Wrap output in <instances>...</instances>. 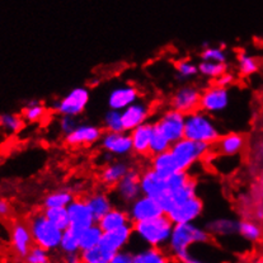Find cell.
Listing matches in <instances>:
<instances>
[{
    "mask_svg": "<svg viewBox=\"0 0 263 263\" xmlns=\"http://www.w3.org/2000/svg\"><path fill=\"white\" fill-rule=\"evenodd\" d=\"M211 235L205 227L197 222H187V224H177L173 227L172 235L165 247L169 256L178 261H183L190 253L191 247L198 244L210 243Z\"/></svg>",
    "mask_w": 263,
    "mask_h": 263,
    "instance_id": "1",
    "label": "cell"
},
{
    "mask_svg": "<svg viewBox=\"0 0 263 263\" xmlns=\"http://www.w3.org/2000/svg\"><path fill=\"white\" fill-rule=\"evenodd\" d=\"M173 227L174 224L171 221V219L165 214H163L154 219L133 224L134 237L146 247L165 249Z\"/></svg>",
    "mask_w": 263,
    "mask_h": 263,
    "instance_id": "2",
    "label": "cell"
},
{
    "mask_svg": "<svg viewBox=\"0 0 263 263\" xmlns=\"http://www.w3.org/2000/svg\"><path fill=\"white\" fill-rule=\"evenodd\" d=\"M221 136L219 125L211 115L197 109L186 115L184 138L190 140L214 145Z\"/></svg>",
    "mask_w": 263,
    "mask_h": 263,
    "instance_id": "3",
    "label": "cell"
},
{
    "mask_svg": "<svg viewBox=\"0 0 263 263\" xmlns=\"http://www.w3.org/2000/svg\"><path fill=\"white\" fill-rule=\"evenodd\" d=\"M169 152L174 158L178 171H190L213 153V145L183 138L172 144Z\"/></svg>",
    "mask_w": 263,
    "mask_h": 263,
    "instance_id": "4",
    "label": "cell"
},
{
    "mask_svg": "<svg viewBox=\"0 0 263 263\" xmlns=\"http://www.w3.org/2000/svg\"><path fill=\"white\" fill-rule=\"evenodd\" d=\"M29 229H31L32 238H33L34 246L52 252L59 249L60 247L63 230L52 224L50 220L45 216L44 211L33 214L28 220Z\"/></svg>",
    "mask_w": 263,
    "mask_h": 263,
    "instance_id": "5",
    "label": "cell"
},
{
    "mask_svg": "<svg viewBox=\"0 0 263 263\" xmlns=\"http://www.w3.org/2000/svg\"><path fill=\"white\" fill-rule=\"evenodd\" d=\"M90 102V90L88 87L79 85L65 93L52 103V111L59 116L80 117Z\"/></svg>",
    "mask_w": 263,
    "mask_h": 263,
    "instance_id": "6",
    "label": "cell"
},
{
    "mask_svg": "<svg viewBox=\"0 0 263 263\" xmlns=\"http://www.w3.org/2000/svg\"><path fill=\"white\" fill-rule=\"evenodd\" d=\"M134 238L133 224H127L119 229L111 230V232L103 233L101 243L98 244V248L103 256L104 262H109L117 253L130 244Z\"/></svg>",
    "mask_w": 263,
    "mask_h": 263,
    "instance_id": "7",
    "label": "cell"
},
{
    "mask_svg": "<svg viewBox=\"0 0 263 263\" xmlns=\"http://www.w3.org/2000/svg\"><path fill=\"white\" fill-rule=\"evenodd\" d=\"M202 89L193 83H183L169 97V107L187 115L200 109Z\"/></svg>",
    "mask_w": 263,
    "mask_h": 263,
    "instance_id": "8",
    "label": "cell"
},
{
    "mask_svg": "<svg viewBox=\"0 0 263 263\" xmlns=\"http://www.w3.org/2000/svg\"><path fill=\"white\" fill-rule=\"evenodd\" d=\"M184 123H186V115L177 109H165L160 114V116L154 121V125L172 144L184 138Z\"/></svg>",
    "mask_w": 263,
    "mask_h": 263,
    "instance_id": "9",
    "label": "cell"
},
{
    "mask_svg": "<svg viewBox=\"0 0 263 263\" xmlns=\"http://www.w3.org/2000/svg\"><path fill=\"white\" fill-rule=\"evenodd\" d=\"M202 198L198 195L192 196L182 202L174 203L171 209L165 213L174 225L177 224H187V222H196L203 214Z\"/></svg>",
    "mask_w": 263,
    "mask_h": 263,
    "instance_id": "10",
    "label": "cell"
},
{
    "mask_svg": "<svg viewBox=\"0 0 263 263\" xmlns=\"http://www.w3.org/2000/svg\"><path fill=\"white\" fill-rule=\"evenodd\" d=\"M140 173L141 172L138 168L133 167V169L112 189V197L119 203V206L126 208L141 195Z\"/></svg>",
    "mask_w": 263,
    "mask_h": 263,
    "instance_id": "11",
    "label": "cell"
},
{
    "mask_svg": "<svg viewBox=\"0 0 263 263\" xmlns=\"http://www.w3.org/2000/svg\"><path fill=\"white\" fill-rule=\"evenodd\" d=\"M230 101H232V96H230V90L228 88L213 84L211 87L202 90L200 109L211 116L220 115L229 108Z\"/></svg>",
    "mask_w": 263,
    "mask_h": 263,
    "instance_id": "12",
    "label": "cell"
},
{
    "mask_svg": "<svg viewBox=\"0 0 263 263\" xmlns=\"http://www.w3.org/2000/svg\"><path fill=\"white\" fill-rule=\"evenodd\" d=\"M126 210H127L131 224L154 219V217L165 214L159 201L145 195H140L130 205L126 206Z\"/></svg>",
    "mask_w": 263,
    "mask_h": 263,
    "instance_id": "13",
    "label": "cell"
},
{
    "mask_svg": "<svg viewBox=\"0 0 263 263\" xmlns=\"http://www.w3.org/2000/svg\"><path fill=\"white\" fill-rule=\"evenodd\" d=\"M102 126L90 122H79L69 135L64 136V143L70 147H88L98 144L103 135Z\"/></svg>",
    "mask_w": 263,
    "mask_h": 263,
    "instance_id": "14",
    "label": "cell"
},
{
    "mask_svg": "<svg viewBox=\"0 0 263 263\" xmlns=\"http://www.w3.org/2000/svg\"><path fill=\"white\" fill-rule=\"evenodd\" d=\"M99 149L109 153L116 159H125L133 154V141L130 133L120 131V133H107L104 131L99 140Z\"/></svg>",
    "mask_w": 263,
    "mask_h": 263,
    "instance_id": "15",
    "label": "cell"
},
{
    "mask_svg": "<svg viewBox=\"0 0 263 263\" xmlns=\"http://www.w3.org/2000/svg\"><path fill=\"white\" fill-rule=\"evenodd\" d=\"M140 98L141 95L139 88H136L134 84H130V83H122V84L115 85L114 88L109 89L106 102L108 108L123 111L128 106L138 102Z\"/></svg>",
    "mask_w": 263,
    "mask_h": 263,
    "instance_id": "16",
    "label": "cell"
},
{
    "mask_svg": "<svg viewBox=\"0 0 263 263\" xmlns=\"http://www.w3.org/2000/svg\"><path fill=\"white\" fill-rule=\"evenodd\" d=\"M66 210H68L69 224H70L69 228L77 230V232L80 233L82 230L87 229L90 225L97 222L84 197H75L70 205L66 208Z\"/></svg>",
    "mask_w": 263,
    "mask_h": 263,
    "instance_id": "17",
    "label": "cell"
},
{
    "mask_svg": "<svg viewBox=\"0 0 263 263\" xmlns=\"http://www.w3.org/2000/svg\"><path fill=\"white\" fill-rule=\"evenodd\" d=\"M121 115H122L123 128L130 133L138 126L149 122L150 116H152V104L146 99L140 98L138 102L121 111Z\"/></svg>",
    "mask_w": 263,
    "mask_h": 263,
    "instance_id": "18",
    "label": "cell"
},
{
    "mask_svg": "<svg viewBox=\"0 0 263 263\" xmlns=\"http://www.w3.org/2000/svg\"><path fill=\"white\" fill-rule=\"evenodd\" d=\"M10 243L17 256L24 258L28 254L32 247L34 246L28 222L21 221V220L13 222L10 228Z\"/></svg>",
    "mask_w": 263,
    "mask_h": 263,
    "instance_id": "19",
    "label": "cell"
},
{
    "mask_svg": "<svg viewBox=\"0 0 263 263\" xmlns=\"http://www.w3.org/2000/svg\"><path fill=\"white\" fill-rule=\"evenodd\" d=\"M247 145V138L240 133L230 131L221 134L217 141L213 145V153L217 155H227V157H238L241 154Z\"/></svg>",
    "mask_w": 263,
    "mask_h": 263,
    "instance_id": "20",
    "label": "cell"
},
{
    "mask_svg": "<svg viewBox=\"0 0 263 263\" xmlns=\"http://www.w3.org/2000/svg\"><path fill=\"white\" fill-rule=\"evenodd\" d=\"M134 165L126 159H115L114 162L103 165L99 171V182L107 189H114L117 183L133 169Z\"/></svg>",
    "mask_w": 263,
    "mask_h": 263,
    "instance_id": "21",
    "label": "cell"
},
{
    "mask_svg": "<svg viewBox=\"0 0 263 263\" xmlns=\"http://www.w3.org/2000/svg\"><path fill=\"white\" fill-rule=\"evenodd\" d=\"M140 189L141 195L150 196L159 201L167 192L165 178L159 176L152 167H147L140 173Z\"/></svg>",
    "mask_w": 263,
    "mask_h": 263,
    "instance_id": "22",
    "label": "cell"
},
{
    "mask_svg": "<svg viewBox=\"0 0 263 263\" xmlns=\"http://www.w3.org/2000/svg\"><path fill=\"white\" fill-rule=\"evenodd\" d=\"M154 122H146L130 131L133 141V153L139 157H150V140H152Z\"/></svg>",
    "mask_w": 263,
    "mask_h": 263,
    "instance_id": "23",
    "label": "cell"
},
{
    "mask_svg": "<svg viewBox=\"0 0 263 263\" xmlns=\"http://www.w3.org/2000/svg\"><path fill=\"white\" fill-rule=\"evenodd\" d=\"M238 227H239V220L225 216H220L209 220L205 225L206 230L211 235V238H225L238 234Z\"/></svg>",
    "mask_w": 263,
    "mask_h": 263,
    "instance_id": "24",
    "label": "cell"
},
{
    "mask_svg": "<svg viewBox=\"0 0 263 263\" xmlns=\"http://www.w3.org/2000/svg\"><path fill=\"white\" fill-rule=\"evenodd\" d=\"M84 198L85 201H87L92 214L95 215L97 221H98L104 214L108 213V211L115 206V200L114 197H112V193L102 191V190L89 193V195Z\"/></svg>",
    "mask_w": 263,
    "mask_h": 263,
    "instance_id": "25",
    "label": "cell"
},
{
    "mask_svg": "<svg viewBox=\"0 0 263 263\" xmlns=\"http://www.w3.org/2000/svg\"><path fill=\"white\" fill-rule=\"evenodd\" d=\"M97 224H98L99 228L103 230V233H106L115 229H119V228L125 227V225L131 224V222L126 208L115 205L108 213L104 214V215L97 221Z\"/></svg>",
    "mask_w": 263,
    "mask_h": 263,
    "instance_id": "26",
    "label": "cell"
},
{
    "mask_svg": "<svg viewBox=\"0 0 263 263\" xmlns=\"http://www.w3.org/2000/svg\"><path fill=\"white\" fill-rule=\"evenodd\" d=\"M134 263H171L172 257L164 248L146 247L133 252Z\"/></svg>",
    "mask_w": 263,
    "mask_h": 263,
    "instance_id": "27",
    "label": "cell"
},
{
    "mask_svg": "<svg viewBox=\"0 0 263 263\" xmlns=\"http://www.w3.org/2000/svg\"><path fill=\"white\" fill-rule=\"evenodd\" d=\"M150 167L154 169L159 176L164 177V178H168L169 176L178 172L176 162H174V158L172 157L169 150L150 157Z\"/></svg>",
    "mask_w": 263,
    "mask_h": 263,
    "instance_id": "28",
    "label": "cell"
},
{
    "mask_svg": "<svg viewBox=\"0 0 263 263\" xmlns=\"http://www.w3.org/2000/svg\"><path fill=\"white\" fill-rule=\"evenodd\" d=\"M75 198L74 192L69 189H59L48 192L42 200V208H68Z\"/></svg>",
    "mask_w": 263,
    "mask_h": 263,
    "instance_id": "29",
    "label": "cell"
},
{
    "mask_svg": "<svg viewBox=\"0 0 263 263\" xmlns=\"http://www.w3.org/2000/svg\"><path fill=\"white\" fill-rule=\"evenodd\" d=\"M47 114V107L40 99H31L23 106L21 116L26 122L36 123L45 119Z\"/></svg>",
    "mask_w": 263,
    "mask_h": 263,
    "instance_id": "30",
    "label": "cell"
},
{
    "mask_svg": "<svg viewBox=\"0 0 263 263\" xmlns=\"http://www.w3.org/2000/svg\"><path fill=\"white\" fill-rule=\"evenodd\" d=\"M174 71L176 78L182 84L190 83L198 75V65L191 59H181L174 64Z\"/></svg>",
    "mask_w": 263,
    "mask_h": 263,
    "instance_id": "31",
    "label": "cell"
},
{
    "mask_svg": "<svg viewBox=\"0 0 263 263\" xmlns=\"http://www.w3.org/2000/svg\"><path fill=\"white\" fill-rule=\"evenodd\" d=\"M102 237H103V230L99 228V225L93 224L87 229L82 230L79 233V243H80V251H85V249L93 248L101 243Z\"/></svg>",
    "mask_w": 263,
    "mask_h": 263,
    "instance_id": "32",
    "label": "cell"
},
{
    "mask_svg": "<svg viewBox=\"0 0 263 263\" xmlns=\"http://www.w3.org/2000/svg\"><path fill=\"white\" fill-rule=\"evenodd\" d=\"M237 70L241 77H252L259 70L258 60L247 51H240L237 55Z\"/></svg>",
    "mask_w": 263,
    "mask_h": 263,
    "instance_id": "33",
    "label": "cell"
},
{
    "mask_svg": "<svg viewBox=\"0 0 263 263\" xmlns=\"http://www.w3.org/2000/svg\"><path fill=\"white\" fill-rule=\"evenodd\" d=\"M238 234L243 238L244 240L251 241H258L262 238L263 232L262 228L258 222L253 221V220H239V227H238Z\"/></svg>",
    "mask_w": 263,
    "mask_h": 263,
    "instance_id": "34",
    "label": "cell"
},
{
    "mask_svg": "<svg viewBox=\"0 0 263 263\" xmlns=\"http://www.w3.org/2000/svg\"><path fill=\"white\" fill-rule=\"evenodd\" d=\"M64 254L80 253V243H79V232L68 228L63 232L60 247H59Z\"/></svg>",
    "mask_w": 263,
    "mask_h": 263,
    "instance_id": "35",
    "label": "cell"
},
{
    "mask_svg": "<svg viewBox=\"0 0 263 263\" xmlns=\"http://www.w3.org/2000/svg\"><path fill=\"white\" fill-rule=\"evenodd\" d=\"M201 61H210V63L228 64L229 53L224 46H205L200 52Z\"/></svg>",
    "mask_w": 263,
    "mask_h": 263,
    "instance_id": "36",
    "label": "cell"
},
{
    "mask_svg": "<svg viewBox=\"0 0 263 263\" xmlns=\"http://www.w3.org/2000/svg\"><path fill=\"white\" fill-rule=\"evenodd\" d=\"M102 127L107 133H120V131H125L122 122V115L121 111L108 108L104 112L103 117H102Z\"/></svg>",
    "mask_w": 263,
    "mask_h": 263,
    "instance_id": "37",
    "label": "cell"
},
{
    "mask_svg": "<svg viewBox=\"0 0 263 263\" xmlns=\"http://www.w3.org/2000/svg\"><path fill=\"white\" fill-rule=\"evenodd\" d=\"M24 126V120L21 115L5 112L0 115V128L7 134L20 133Z\"/></svg>",
    "mask_w": 263,
    "mask_h": 263,
    "instance_id": "38",
    "label": "cell"
},
{
    "mask_svg": "<svg viewBox=\"0 0 263 263\" xmlns=\"http://www.w3.org/2000/svg\"><path fill=\"white\" fill-rule=\"evenodd\" d=\"M198 65V75H201L205 79L215 80L225 71H228V64L220 63H210V61H201Z\"/></svg>",
    "mask_w": 263,
    "mask_h": 263,
    "instance_id": "39",
    "label": "cell"
},
{
    "mask_svg": "<svg viewBox=\"0 0 263 263\" xmlns=\"http://www.w3.org/2000/svg\"><path fill=\"white\" fill-rule=\"evenodd\" d=\"M45 216L52 222L55 227L59 229L66 230L69 228V214L66 208H51V209H44Z\"/></svg>",
    "mask_w": 263,
    "mask_h": 263,
    "instance_id": "40",
    "label": "cell"
},
{
    "mask_svg": "<svg viewBox=\"0 0 263 263\" xmlns=\"http://www.w3.org/2000/svg\"><path fill=\"white\" fill-rule=\"evenodd\" d=\"M172 143L155 127L154 125V130H153V135H152V140H150V157L153 155L160 154V153L168 152L171 149Z\"/></svg>",
    "mask_w": 263,
    "mask_h": 263,
    "instance_id": "41",
    "label": "cell"
},
{
    "mask_svg": "<svg viewBox=\"0 0 263 263\" xmlns=\"http://www.w3.org/2000/svg\"><path fill=\"white\" fill-rule=\"evenodd\" d=\"M79 117L74 116H59L58 119V131L61 136H66L75 130L79 125Z\"/></svg>",
    "mask_w": 263,
    "mask_h": 263,
    "instance_id": "42",
    "label": "cell"
},
{
    "mask_svg": "<svg viewBox=\"0 0 263 263\" xmlns=\"http://www.w3.org/2000/svg\"><path fill=\"white\" fill-rule=\"evenodd\" d=\"M24 259L27 263H50V252L39 246H33Z\"/></svg>",
    "mask_w": 263,
    "mask_h": 263,
    "instance_id": "43",
    "label": "cell"
},
{
    "mask_svg": "<svg viewBox=\"0 0 263 263\" xmlns=\"http://www.w3.org/2000/svg\"><path fill=\"white\" fill-rule=\"evenodd\" d=\"M80 258H82V263L104 262L103 256H102L98 246L93 247V248H89V249H85V251H80Z\"/></svg>",
    "mask_w": 263,
    "mask_h": 263,
    "instance_id": "44",
    "label": "cell"
},
{
    "mask_svg": "<svg viewBox=\"0 0 263 263\" xmlns=\"http://www.w3.org/2000/svg\"><path fill=\"white\" fill-rule=\"evenodd\" d=\"M237 82V77H235V74H233L232 71H225L224 74L220 75L217 79L214 80V84L219 85V87H222V88H228L229 89L232 85H234V83Z\"/></svg>",
    "mask_w": 263,
    "mask_h": 263,
    "instance_id": "45",
    "label": "cell"
},
{
    "mask_svg": "<svg viewBox=\"0 0 263 263\" xmlns=\"http://www.w3.org/2000/svg\"><path fill=\"white\" fill-rule=\"evenodd\" d=\"M108 263H134L133 252L123 249V251L119 252Z\"/></svg>",
    "mask_w": 263,
    "mask_h": 263,
    "instance_id": "46",
    "label": "cell"
},
{
    "mask_svg": "<svg viewBox=\"0 0 263 263\" xmlns=\"http://www.w3.org/2000/svg\"><path fill=\"white\" fill-rule=\"evenodd\" d=\"M12 214V205L9 201L4 197H0V217L5 219Z\"/></svg>",
    "mask_w": 263,
    "mask_h": 263,
    "instance_id": "47",
    "label": "cell"
},
{
    "mask_svg": "<svg viewBox=\"0 0 263 263\" xmlns=\"http://www.w3.org/2000/svg\"><path fill=\"white\" fill-rule=\"evenodd\" d=\"M65 263H82L80 253L65 254Z\"/></svg>",
    "mask_w": 263,
    "mask_h": 263,
    "instance_id": "48",
    "label": "cell"
},
{
    "mask_svg": "<svg viewBox=\"0 0 263 263\" xmlns=\"http://www.w3.org/2000/svg\"><path fill=\"white\" fill-rule=\"evenodd\" d=\"M182 262L183 263H206V262H203L202 259H200V258H197V257L193 256L192 253H190L189 256H187Z\"/></svg>",
    "mask_w": 263,
    "mask_h": 263,
    "instance_id": "49",
    "label": "cell"
},
{
    "mask_svg": "<svg viewBox=\"0 0 263 263\" xmlns=\"http://www.w3.org/2000/svg\"><path fill=\"white\" fill-rule=\"evenodd\" d=\"M256 216L258 217V219H263V208H261L258 211H257Z\"/></svg>",
    "mask_w": 263,
    "mask_h": 263,
    "instance_id": "50",
    "label": "cell"
},
{
    "mask_svg": "<svg viewBox=\"0 0 263 263\" xmlns=\"http://www.w3.org/2000/svg\"><path fill=\"white\" fill-rule=\"evenodd\" d=\"M258 155H259V157H261V158H262V159H263V146L261 147V149H259V150H258Z\"/></svg>",
    "mask_w": 263,
    "mask_h": 263,
    "instance_id": "51",
    "label": "cell"
},
{
    "mask_svg": "<svg viewBox=\"0 0 263 263\" xmlns=\"http://www.w3.org/2000/svg\"><path fill=\"white\" fill-rule=\"evenodd\" d=\"M261 201H262V205H263V192H262V195H261Z\"/></svg>",
    "mask_w": 263,
    "mask_h": 263,
    "instance_id": "52",
    "label": "cell"
},
{
    "mask_svg": "<svg viewBox=\"0 0 263 263\" xmlns=\"http://www.w3.org/2000/svg\"><path fill=\"white\" fill-rule=\"evenodd\" d=\"M101 263H108V262H101Z\"/></svg>",
    "mask_w": 263,
    "mask_h": 263,
    "instance_id": "53",
    "label": "cell"
},
{
    "mask_svg": "<svg viewBox=\"0 0 263 263\" xmlns=\"http://www.w3.org/2000/svg\"><path fill=\"white\" fill-rule=\"evenodd\" d=\"M262 263H263V261H262Z\"/></svg>",
    "mask_w": 263,
    "mask_h": 263,
    "instance_id": "54",
    "label": "cell"
},
{
    "mask_svg": "<svg viewBox=\"0 0 263 263\" xmlns=\"http://www.w3.org/2000/svg\"><path fill=\"white\" fill-rule=\"evenodd\" d=\"M0 263H2V262H0Z\"/></svg>",
    "mask_w": 263,
    "mask_h": 263,
    "instance_id": "55",
    "label": "cell"
}]
</instances>
